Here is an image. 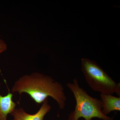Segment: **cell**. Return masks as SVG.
Here are the masks:
<instances>
[{"label": "cell", "instance_id": "6da1fadb", "mask_svg": "<svg viewBox=\"0 0 120 120\" xmlns=\"http://www.w3.org/2000/svg\"><path fill=\"white\" fill-rule=\"evenodd\" d=\"M61 83L49 76L34 72L26 75L16 81L12 88V93L28 94L37 104L43 103L49 97L58 103L60 109H64L67 98Z\"/></svg>", "mask_w": 120, "mask_h": 120}, {"label": "cell", "instance_id": "7a4b0ae2", "mask_svg": "<svg viewBox=\"0 0 120 120\" xmlns=\"http://www.w3.org/2000/svg\"><path fill=\"white\" fill-rule=\"evenodd\" d=\"M67 86L73 93L75 99V107L69 115L68 120H79L82 117L85 120H92L97 118L103 120H112L102 112V106L101 100L91 97L86 90L80 87L76 78L73 83H68Z\"/></svg>", "mask_w": 120, "mask_h": 120}, {"label": "cell", "instance_id": "3957f363", "mask_svg": "<svg viewBox=\"0 0 120 120\" xmlns=\"http://www.w3.org/2000/svg\"><path fill=\"white\" fill-rule=\"evenodd\" d=\"M82 70L85 79L92 90L102 94L120 97V83L112 79L95 61L87 58L81 60Z\"/></svg>", "mask_w": 120, "mask_h": 120}, {"label": "cell", "instance_id": "277c9868", "mask_svg": "<svg viewBox=\"0 0 120 120\" xmlns=\"http://www.w3.org/2000/svg\"><path fill=\"white\" fill-rule=\"evenodd\" d=\"M51 109L47 99L42 103L39 110L34 114L27 113L23 109L19 108H16L11 114L13 116V120H43L45 116Z\"/></svg>", "mask_w": 120, "mask_h": 120}, {"label": "cell", "instance_id": "5b68a950", "mask_svg": "<svg viewBox=\"0 0 120 120\" xmlns=\"http://www.w3.org/2000/svg\"><path fill=\"white\" fill-rule=\"evenodd\" d=\"M100 98L102 106V112L105 115L107 116L114 111H120V97L100 93Z\"/></svg>", "mask_w": 120, "mask_h": 120}, {"label": "cell", "instance_id": "8992f818", "mask_svg": "<svg viewBox=\"0 0 120 120\" xmlns=\"http://www.w3.org/2000/svg\"><path fill=\"white\" fill-rule=\"evenodd\" d=\"M1 82H0V88ZM13 94L8 90V94L3 96L0 94V120H7V116L16 109L17 104L12 100Z\"/></svg>", "mask_w": 120, "mask_h": 120}, {"label": "cell", "instance_id": "52a82bcc", "mask_svg": "<svg viewBox=\"0 0 120 120\" xmlns=\"http://www.w3.org/2000/svg\"><path fill=\"white\" fill-rule=\"evenodd\" d=\"M7 44L2 39H0V54L7 49Z\"/></svg>", "mask_w": 120, "mask_h": 120}]
</instances>
